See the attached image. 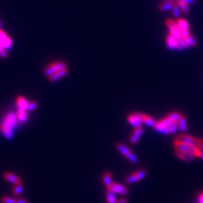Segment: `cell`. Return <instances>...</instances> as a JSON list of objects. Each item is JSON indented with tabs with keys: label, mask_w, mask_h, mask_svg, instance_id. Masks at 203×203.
Returning a JSON list of instances; mask_svg holds the SVG:
<instances>
[{
	"label": "cell",
	"mask_w": 203,
	"mask_h": 203,
	"mask_svg": "<svg viewBox=\"0 0 203 203\" xmlns=\"http://www.w3.org/2000/svg\"><path fill=\"white\" fill-rule=\"evenodd\" d=\"M143 133V129L141 127H136V129H134L133 132V135L135 136H138V137H140L141 136V134Z\"/></svg>",
	"instance_id": "35"
},
{
	"label": "cell",
	"mask_w": 203,
	"mask_h": 203,
	"mask_svg": "<svg viewBox=\"0 0 203 203\" xmlns=\"http://www.w3.org/2000/svg\"><path fill=\"white\" fill-rule=\"evenodd\" d=\"M178 40L179 43H180L181 45L183 46L184 48H188V47H190V46L189 45V44L187 43V40H186L185 38H184V37H182V36L180 37V38H179Z\"/></svg>",
	"instance_id": "30"
},
{
	"label": "cell",
	"mask_w": 203,
	"mask_h": 203,
	"mask_svg": "<svg viewBox=\"0 0 203 203\" xmlns=\"http://www.w3.org/2000/svg\"><path fill=\"white\" fill-rule=\"evenodd\" d=\"M0 45L5 50H8L12 46V40L3 30H0Z\"/></svg>",
	"instance_id": "4"
},
{
	"label": "cell",
	"mask_w": 203,
	"mask_h": 203,
	"mask_svg": "<svg viewBox=\"0 0 203 203\" xmlns=\"http://www.w3.org/2000/svg\"><path fill=\"white\" fill-rule=\"evenodd\" d=\"M153 127H154V129H156V131L161 132V133H163V134H169L170 133L168 128L167 127H165V126L163 125V124H162L160 121L156 122V124H155V125L153 126Z\"/></svg>",
	"instance_id": "14"
},
{
	"label": "cell",
	"mask_w": 203,
	"mask_h": 203,
	"mask_svg": "<svg viewBox=\"0 0 203 203\" xmlns=\"http://www.w3.org/2000/svg\"><path fill=\"white\" fill-rule=\"evenodd\" d=\"M185 39H186V40H187V43L189 44V45H190V46H193V47H196V46L197 45V42H196L195 39H194L193 37L191 35H189V36L186 37Z\"/></svg>",
	"instance_id": "28"
},
{
	"label": "cell",
	"mask_w": 203,
	"mask_h": 203,
	"mask_svg": "<svg viewBox=\"0 0 203 203\" xmlns=\"http://www.w3.org/2000/svg\"><path fill=\"white\" fill-rule=\"evenodd\" d=\"M0 57H3V58H6L8 57V53H7L6 50H5V49H3L2 51L0 52Z\"/></svg>",
	"instance_id": "42"
},
{
	"label": "cell",
	"mask_w": 203,
	"mask_h": 203,
	"mask_svg": "<svg viewBox=\"0 0 203 203\" xmlns=\"http://www.w3.org/2000/svg\"><path fill=\"white\" fill-rule=\"evenodd\" d=\"M178 128L181 129V130L182 131H186L187 129V123H186V119L185 117L182 114H181V117L179 118V120L178 121Z\"/></svg>",
	"instance_id": "18"
},
{
	"label": "cell",
	"mask_w": 203,
	"mask_h": 203,
	"mask_svg": "<svg viewBox=\"0 0 203 203\" xmlns=\"http://www.w3.org/2000/svg\"><path fill=\"white\" fill-rule=\"evenodd\" d=\"M3 176H4L5 179H6L7 181H8L11 182V183L15 184V185H16V184H22L21 180H20L17 175H15L13 173H11V172H5Z\"/></svg>",
	"instance_id": "7"
},
{
	"label": "cell",
	"mask_w": 203,
	"mask_h": 203,
	"mask_svg": "<svg viewBox=\"0 0 203 203\" xmlns=\"http://www.w3.org/2000/svg\"><path fill=\"white\" fill-rule=\"evenodd\" d=\"M197 142H198V148H199V149L203 150V139H197Z\"/></svg>",
	"instance_id": "40"
},
{
	"label": "cell",
	"mask_w": 203,
	"mask_h": 203,
	"mask_svg": "<svg viewBox=\"0 0 203 203\" xmlns=\"http://www.w3.org/2000/svg\"><path fill=\"white\" fill-rule=\"evenodd\" d=\"M116 148H117V149L118 150V151H120V152L122 153L123 155H124V156H126V155L128 154L129 152H131L130 150H129V148H127V147L124 145V144H120V143L116 144Z\"/></svg>",
	"instance_id": "22"
},
{
	"label": "cell",
	"mask_w": 203,
	"mask_h": 203,
	"mask_svg": "<svg viewBox=\"0 0 203 203\" xmlns=\"http://www.w3.org/2000/svg\"><path fill=\"white\" fill-rule=\"evenodd\" d=\"M181 36L184 37V38H186V37L191 35L188 30H181Z\"/></svg>",
	"instance_id": "39"
},
{
	"label": "cell",
	"mask_w": 203,
	"mask_h": 203,
	"mask_svg": "<svg viewBox=\"0 0 203 203\" xmlns=\"http://www.w3.org/2000/svg\"><path fill=\"white\" fill-rule=\"evenodd\" d=\"M128 121L132 124V126L135 127H141V124H142V120L139 118V117H136L134 114H130V115L128 116L127 117Z\"/></svg>",
	"instance_id": "11"
},
{
	"label": "cell",
	"mask_w": 203,
	"mask_h": 203,
	"mask_svg": "<svg viewBox=\"0 0 203 203\" xmlns=\"http://www.w3.org/2000/svg\"><path fill=\"white\" fill-rule=\"evenodd\" d=\"M174 146H175V150H176V151L189 153H191V154L194 155L196 157L197 156V151L199 148L190 145V144H185V143L181 142V141H176V140L174 141Z\"/></svg>",
	"instance_id": "2"
},
{
	"label": "cell",
	"mask_w": 203,
	"mask_h": 203,
	"mask_svg": "<svg viewBox=\"0 0 203 203\" xmlns=\"http://www.w3.org/2000/svg\"><path fill=\"white\" fill-rule=\"evenodd\" d=\"M106 200L107 203H117L115 193H114V192H112L111 190H109V189H107Z\"/></svg>",
	"instance_id": "17"
},
{
	"label": "cell",
	"mask_w": 203,
	"mask_h": 203,
	"mask_svg": "<svg viewBox=\"0 0 203 203\" xmlns=\"http://www.w3.org/2000/svg\"><path fill=\"white\" fill-rule=\"evenodd\" d=\"M102 181H103V184H105V187H110L111 184L113 183V181H112V174L108 172H105V173L102 175Z\"/></svg>",
	"instance_id": "15"
},
{
	"label": "cell",
	"mask_w": 203,
	"mask_h": 203,
	"mask_svg": "<svg viewBox=\"0 0 203 203\" xmlns=\"http://www.w3.org/2000/svg\"><path fill=\"white\" fill-rule=\"evenodd\" d=\"M59 78H59V75H58L57 72L54 73V74L51 75L49 76V79H50V81H58V80H59Z\"/></svg>",
	"instance_id": "37"
},
{
	"label": "cell",
	"mask_w": 203,
	"mask_h": 203,
	"mask_svg": "<svg viewBox=\"0 0 203 203\" xmlns=\"http://www.w3.org/2000/svg\"><path fill=\"white\" fill-rule=\"evenodd\" d=\"M125 181L127 184H134L136 183V182L139 181V180H138L137 177L135 175V173H132L131 174V175H128L127 178H125Z\"/></svg>",
	"instance_id": "23"
},
{
	"label": "cell",
	"mask_w": 203,
	"mask_h": 203,
	"mask_svg": "<svg viewBox=\"0 0 203 203\" xmlns=\"http://www.w3.org/2000/svg\"><path fill=\"white\" fill-rule=\"evenodd\" d=\"M117 203H127V199H121L119 201H117Z\"/></svg>",
	"instance_id": "45"
},
{
	"label": "cell",
	"mask_w": 203,
	"mask_h": 203,
	"mask_svg": "<svg viewBox=\"0 0 203 203\" xmlns=\"http://www.w3.org/2000/svg\"><path fill=\"white\" fill-rule=\"evenodd\" d=\"M199 202L203 203V193H201L199 196Z\"/></svg>",
	"instance_id": "44"
},
{
	"label": "cell",
	"mask_w": 203,
	"mask_h": 203,
	"mask_svg": "<svg viewBox=\"0 0 203 203\" xmlns=\"http://www.w3.org/2000/svg\"><path fill=\"white\" fill-rule=\"evenodd\" d=\"M176 141H181V142L185 143V144H190V145L197 147L198 148V142H197V138L192 137V136H188V135L185 134H179L176 136L175 137Z\"/></svg>",
	"instance_id": "3"
},
{
	"label": "cell",
	"mask_w": 203,
	"mask_h": 203,
	"mask_svg": "<svg viewBox=\"0 0 203 203\" xmlns=\"http://www.w3.org/2000/svg\"><path fill=\"white\" fill-rule=\"evenodd\" d=\"M125 156L128 159V160H129V161L132 162V163H135V164H136V163H138V159L136 158V156H135V155L132 153L129 152V153H128V154L126 155Z\"/></svg>",
	"instance_id": "29"
},
{
	"label": "cell",
	"mask_w": 203,
	"mask_h": 203,
	"mask_svg": "<svg viewBox=\"0 0 203 203\" xmlns=\"http://www.w3.org/2000/svg\"><path fill=\"white\" fill-rule=\"evenodd\" d=\"M50 66L52 67V69L54 70L55 72H57L59 70L66 68V64L63 62H54L53 63H51Z\"/></svg>",
	"instance_id": "19"
},
{
	"label": "cell",
	"mask_w": 203,
	"mask_h": 203,
	"mask_svg": "<svg viewBox=\"0 0 203 203\" xmlns=\"http://www.w3.org/2000/svg\"><path fill=\"white\" fill-rule=\"evenodd\" d=\"M165 23H166L167 26L170 30V32L177 39H178L180 37H181V30L179 29L177 23L171 19H167L165 20Z\"/></svg>",
	"instance_id": "5"
},
{
	"label": "cell",
	"mask_w": 203,
	"mask_h": 203,
	"mask_svg": "<svg viewBox=\"0 0 203 203\" xmlns=\"http://www.w3.org/2000/svg\"><path fill=\"white\" fill-rule=\"evenodd\" d=\"M17 115V118L18 120L20 121V122H25L27 119V114H26V111L25 110H20L19 109L18 110V114H16Z\"/></svg>",
	"instance_id": "20"
},
{
	"label": "cell",
	"mask_w": 203,
	"mask_h": 203,
	"mask_svg": "<svg viewBox=\"0 0 203 203\" xmlns=\"http://www.w3.org/2000/svg\"><path fill=\"white\" fill-rule=\"evenodd\" d=\"M167 117H168V118H169L170 120L172 121V122L178 123L179 118H180V117H181V114L178 113V112H172V113L170 114L168 116H167Z\"/></svg>",
	"instance_id": "26"
},
{
	"label": "cell",
	"mask_w": 203,
	"mask_h": 203,
	"mask_svg": "<svg viewBox=\"0 0 203 203\" xmlns=\"http://www.w3.org/2000/svg\"><path fill=\"white\" fill-rule=\"evenodd\" d=\"M168 128V129H169L170 133H174L175 132H176L177 129L178 128V123H177V122H172V124Z\"/></svg>",
	"instance_id": "32"
},
{
	"label": "cell",
	"mask_w": 203,
	"mask_h": 203,
	"mask_svg": "<svg viewBox=\"0 0 203 203\" xmlns=\"http://www.w3.org/2000/svg\"><path fill=\"white\" fill-rule=\"evenodd\" d=\"M139 137H138V136H135V135L132 134V136H131V137H130V143L132 144H136V143H137V141H139Z\"/></svg>",
	"instance_id": "38"
},
{
	"label": "cell",
	"mask_w": 203,
	"mask_h": 203,
	"mask_svg": "<svg viewBox=\"0 0 203 203\" xmlns=\"http://www.w3.org/2000/svg\"><path fill=\"white\" fill-rule=\"evenodd\" d=\"M184 2H185L186 3H187V4H191V5H193V4H195V2H196V1L195 0H184Z\"/></svg>",
	"instance_id": "43"
},
{
	"label": "cell",
	"mask_w": 203,
	"mask_h": 203,
	"mask_svg": "<svg viewBox=\"0 0 203 203\" xmlns=\"http://www.w3.org/2000/svg\"><path fill=\"white\" fill-rule=\"evenodd\" d=\"M107 189L111 190L114 193L122 194V195H127L129 193V190H127V187H124L122 184L116 183V182H113V183L111 184L110 187H107Z\"/></svg>",
	"instance_id": "6"
},
{
	"label": "cell",
	"mask_w": 203,
	"mask_h": 203,
	"mask_svg": "<svg viewBox=\"0 0 203 203\" xmlns=\"http://www.w3.org/2000/svg\"><path fill=\"white\" fill-rule=\"evenodd\" d=\"M175 155L176 156H178L179 159L181 160H184L186 162H190L193 160L194 157H196L194 155L191 154L189 153H185V152H180V151H176L175 152Z\"/></svg>",
	"instance_id": "9"
},
{
	"label": "cell",
	"mask_w": 203,
	"mask_h": 203,
	"mask_svg": "<svg viewBox=\"0 0 203 203\" xmlns=\"http://www.w3.org/2000/svg\"><path fill=\"white\" fill-rule=\"evenodd\" d=\"M172 11H173V14L175 18H179V10H180V8H179L178 3L176 2H173V6H172Z\"/></svg>",
	"instance_id": "25"
},
{
	"label": "cell",
	"mask_w": 203,
	"mask_h": 203,
	"mask_svg": "<svg viewBox=\"0 0 203 203\" xmlns=\"http://www.w3.org/2000/svg\"><path fill=\"white\" fill-rule=\"evenodd\" d=\"M176 2L178 3L179 8H181V10L184 14H187L190 12V8H189L188 4L186 3L184 0H176Z\"/></svg>",
	"instance_id": "16"
},
{
	"label": "cell",
	"mask_w": 203,
	"mask_h": 203,
	"mask_svg": "<svg viewBox=\"0 0 203 203\" xmlns=\"http://www.w3.org/2000/svg\"><path fill=\"white\" fill-rule=\"evenodd\" d=\"M37 108V102L32 101L28 103V106H27V110L29 111H33Z\"/></svg>",
	"instance_id": "34"
},
{
	"label": "cell",
	"mask_w": 203,
	"mask_h": 203,
	"mask_svg": "<svg viewBox=\"0 0 203 203\" xmlns=\"http://www.w3.org/2000/svg\"><path fill=\"white\" fill-rule=\"evenodd\" d=\"M17 120H18L17 115L13 112H9L5 117L0 129L7 139H11L12 138V129L16 125Z\"/></svg>",
	"instance_id": "1"
},
{
	"label": "cell",
	"mask_w": 203,
	"mask_h": 203,
	"mask_svg": "<svg viewBox=\"0 0 203 203\" xmlns=\"http://www.w3.org/2000/svg\"><path fill=\"white\" fill-rule=\"evenodd\" d=\"M177 24H178L179 29L181 30H189V24L187 21L182 18H178L177 20Z\"/></svg>",
	"instance_id": "21"
},
{
	"label": "cell",
	"mask_w": 203,
	"mask_h": 203,
	"mask_svg": "<svg viewBox=\"0 0 203 203\" xmlns=\"http://www.w3.org/2000/svg\"><path fill=\"white\" fill-rule=\"evenodd\" d=\"M168 1H173V0H168Z\"/></svg>",
	"instance_id": "48"
},
{
	"label": "cell",
	"mask_w": 203,
	"mask_h": 203,
	"mask_svg": "<svg viewBox=\"0 0 203 203\" xmlns=\"http://www.w3.org/2000/svg\"><path fill=\"white\" fill-rule=\"evenodd\" d=\"M3 50V48H2V46L1 45H0V52H1V51H2Z\"/></svg>",
	"instance_id": "46"
},
{
	"label": "cell",
	"mask_w": 203,
	"mask_h": 203,
	"mask_svg": "<svg viewBox=\"0 0 203 203\" xmlns=\"http://www.w3.org/2000/svg\"><path fill=\"white\" fill-rule=\"evenodd\" d=\"M0 27H1V22H0Z\"/></svg>",
	"instance_id": "47"
},
{
	"label": "cell",
	"mask_w": 203,
	"mask_h": 203,
	"mask_svg": "<svg viewBox=\"0 0 203 203\" xmlns=\"http://www.w3.org/2000/svg\"><path fill=\"white\" fill-rule=\"evenodd\" d=\"M1 201L2 203H14L15 202V199H12V198L8 197H3L2 198Z\"/></svg>",
	"instance_id": "33"
},
{
	"label": "cell",
	"mask_w": 203,
	"mask_h": 203,
	"mask_svg": "<svg viewBox=\"0 0 203 203\" xmlns=\"http://www.w3.org/2000/svg\"><path fill=\"white\" fill-rule=\"evenodd\" d=\"M67 72H68V70H67V69H66V68H64V69H62L59 70L58 71H57V75H59V77L60 78H63V77L66 76V74H67Z\"/></svg>",
	"instance_id": "36"
},
{
	"label": "cell",
	"mask_w": 203,
	"mask_h": 203,
	"mask_svg": "<svg viewBox=\"0 0 203 203\" xmlns=\"http://www.w3.org/2000/svg\"><path fill=\"white\" fill-rule=\"evenodd\" d=\"M22 190H23V184H16L15 187L13 189V193L14 195L18 196L21 193Z\"/></svg>",
	"instance_id": "27"
},
{
	"label": "cell",
	"mask_w": 203,
	"mask_h": 203,
	"mask_svg": "<svg viewBox=\"0 0 203 203\" xmlns=\"http://www.w3.org/2000/svg\"><path fill=\"white\" fill-rule=\"evenodd\" d=\"M28 103L27 100L24 97L19 96L17 99V105H18V108L20 110H27V106H28Z\"/></svg>",
	"instance_id": "12"
},
{
	"label": "cell",
	"mask_w": 203,
	"mask_h": 203,
	"mask_svg": "<svg viewBox=\"0 0 203 203\" xmlns=\"http://www.w3.org/2000/svg\"><path fill=\"white\" fill-rule=\"evenodd\" d=\"M134 114L136 116V117H139V118L142 120V122L145 123L147 125L153 127V126L155 125V124H156V121L151 118V117H149V116L140 113H134Z\"/></svg>",
	"instance_id": "8"
},
{
	"label": "cell",
	"mask_w": 203,
	"mask_h": 203,
	"mask_svg": "<svg viewBox=\"0 0 203 203\" xmlns=\"http://www.w3.org/2000/svg\"><path fill=\"white\" fill-rule=\"evenodd\" d=\"M166 42L168 48L170 49L176 48V45L177 44H178V39L175 38L171 32H170L169 34H168V35H167Z\"/></svg>",
	"instance_id": "10"
},
{
	"label": "cell",
	"mask_w": 203,
	"mask_h": 203,
	"mask_svg": "<svg viewBox=\"0 0 203 203\" xmlns=\"http://www.w3.org/2000/svg\"><path fill=\"white\" fill-rule=\"evenodd\" d=\"M173 2L174 1H168V0H166V1L160 3L158 6L159 10L161 11H168V10H171L172 8V6H173Z\"/></svg>",
	"instance_id": "13"
},
{
	"label": "cell",
	"mask_w": 203,
	"mask_h": 203,
	"mask_svg": "<svg viewBox=\"0 0 203 203\" xmlns=\"http://www.w3.org/2000/svg\"><path fill=\"white\" fill-rule=\"evenodd\" d=\"M134 173H135V175H136V177H137L138 180H139V181L142 180V179L146 176L147 171L145 169H144V168H142V169H139V171L134 172Z\"/></svg>",
	"instance_id": "24"
},
{
	"label": "cell",
	"mask_w": 203,
	"mask_h": 203,
	"mask_svg": "<svg viewBox=\"0 0 203 203\" xmlns=\"http://www.w3.org/2000/svg\"><path fill=\"white\" fill-rule=\"evenodd\" d=\"M14 203H29V201L25 199H18L15 200Z\"/></svg>",
	"instance_id": "41"
},
{
	"label": "cell",
	"mask_w": 203,
	"mask_h": 203,
	"mask_svg": "<svg viewBox=\"0 0 203 203\" xmlns=\"http://www.w3.org/2000/svg\"><path fill=\"white\" fill-rule=\"evenodd\" d=\"M160 122L162 124H163V125L165 126V127H169V126L172 124V121L170 120V119L168 118V117H164V118H163L162 120H160Z\"/></svg>",
	"instance_id": "31"
}]
</instances>
